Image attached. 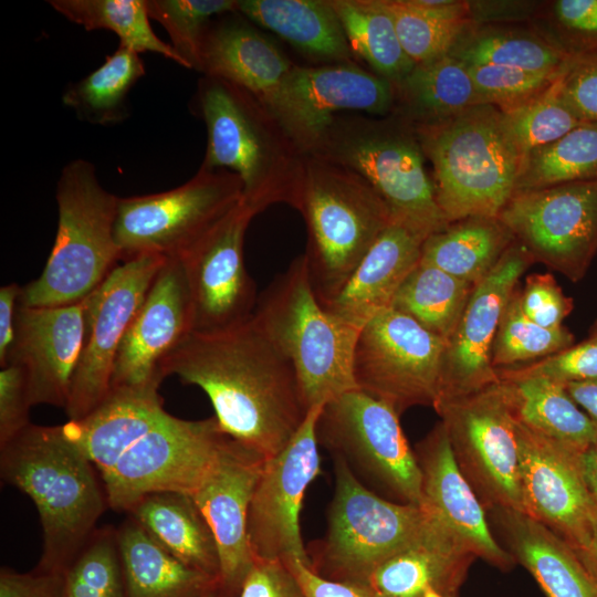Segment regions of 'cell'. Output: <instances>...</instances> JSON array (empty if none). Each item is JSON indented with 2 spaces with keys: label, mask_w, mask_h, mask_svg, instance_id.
Returning a JSON list of instances; mask_svg holds the SVG:
<instances>
[{
  "label": "cell",
  "mask_w": 597,
  "mask_h": 597,
  "mask_svg": "<svg viewBox=\"0 0 597 597\" xmlns=\"http://www.w3.org/2000/svg\"><path fill=\"white\" fill-rule=\"evenodd\" d=\"M62 426L93 463L116 512L154 492L193 495L229 437L214 416L185 420L168 413L158 390H111L88 416Z\"/></svg>",
  "instance_id": "cell-1"
},
{
  "label": "cell",
  "mask_w": 597,
  "mask_h": 597,
  "mask_svg": "<svg viewBox=\"0 0 597 597\" xmlns=\"http://www.w3.org/2000/svg\"><path fill=\"white\" fill-rule=\"evenodd\" d=\"M161 375L201 388L220 429L265 461L286 447L308 412L292 365L253 316L226 331L190 333L164 359Z\"/></svg>",
  "instance_id": "cell-2"
},
{
  "label": "cell",
  "mask_w": 597,
  "mask_h": 597,
  "mask_svg": "<svg viewBox=\"0 0 597 597\" xmlns=\"http://www.w3.org/2000/svg\"><path fill=\"white\" fill-rule=\"evenodd\" d=\"M0 471L36 506L43 551L35 569L63 574L108 506L93 463L63 426L30 423L0 447Z\"/></svg>",
  "instance_id": "cell-3"
},
{
  "label": "cell",
  "mask_w": 597,
  "mask_h": 597,
  "mask_svg": "<svg viewBox=\"0 0 597 597\" xmlns=\"http://www.w3.org/2000/svg\"><path fill=\"white\" fill-rule=\"evenodd\" d=\"M207 130L200 168L235 174L256 213L276 203L298 210L304 158L270 109L247 90L202 75L193 100Z\"/></svg>",
  "instance_id": "cell-4"
},
{
  "label": "cell",
  "mask_w": 597,
  "mask_h": 597,
  "mask_svg": "<svg viewBox=\"0 0 597 597\" xmlns=\"http://www.w3.org/2000/svg\"><path fill=\"white\" fill-rule=\"evenodd\" d=\"M413 126L432 164L436 200L446 220L498 218L514 193L521 161L502 112L482 104Z\"/></svg>",
  "instance_id": "cell-5"
},
{
  "label": "cell",
  "mask_w": 597,
  "mask_h": 597,
  "mask_svg": "<svg viewBox=\"0 0 597 597\" xmlns=\"http://www.w3.org/2000/svg\"><path fill=\"white\" fill-rule=\"evenodd\" d=\"M253 318L292 365L307 410L357 389L353 355L359 329L324 308L303 254L261 294Z\"/></svg>",
  "instance_id": "cell-6"
},
{
  "label": "cell",
  "mask_w": 597,
  "mask_h": 597,
  "mask_svg": "<svg viewBox=\"0 0 597 597\" xmlns=\"http://www.w3.org/2000/svg\"><path fill=\"white\" fill-rule=\"evenodd\" d=\"M57 230L41 275L21 289L20 304L61 306L84 301L122 262L114 237L118 197L100 182L94 164L67 163L57 179Z\"/></svg>",
  "instance_id": "cell-7"
},
{
  "label": "cell",
  "mask_w": 597,
  "mask_h": 597,
  "mask_svg": "<svg viewBox=\"0 0 597 597\" xmlns=\"http://www.w3.org/2000/svg\"><path fill=\"white\" fill-rule=\"evenodd\" d=\"M308 155L357 174L383 199L392 220L426 238L449 224L437 203L415 126L398 114L339 115Z\"/></svg>",
  "instance_id": "cell-8"
},
{
  "label": "cell",
  "mask_w": 597,
  "mask_h": 597,
  "mask_svg": "<svg viewBox=\"0 0 597 597\" xmlns=\"http://www.w3.org/2000/svg\"><path fill=\"white\" fill-rule=\"evenodd\" d=\"M297 211L307 230L303 255L321 303L339 291L392 221L386 203L362 177L316 155L304 158Z\"/></svg>",
  "instance_id": "cell-9"
},
{
  "label": "cell",
  "mask_w": 597,
  "mask_h": 597,
  "mask_svg": "<svg viewBox=\"0 0 597 597\" xmlns=\"http://www.w3.org/2000/svg\"><path fill=\"white\" fill-rule=\"evenodd\" d=\"M335 490L327 532L307 549L320 576L365 585L384 561L413 541L427 524L421 505L394 502L363 484L339 457H333Z\"/></svg>",
  "instance_id": "cell-10"
},
{
  "label": "cell",
  "mask_w": 597,
  "mask_h": 597,
  "mask_svg": "<svg viewBox=\"0 0 597 597\" xmlns=\"http://www.w3.org/2000/svg\"><path fill=\"white\" fill-rule=\"evenodd\" d=\"M316 433L318 444L342 458L363 484L421 505L417 457L389 404L359 389L346 391L323 405Z\"/></svg>",
  "instance_id": "cell-11"
},
{
  "label": "cell",
  "mask_w": 597,
  "mask_h": 597,
  "mask_svg": "<svg viewBox=\"0 0 597 597\" xmlns=\"http://www.w3.org/2000/svg\"><path fill=\"white\" fill-rule=\"evenodd\" d=\"M457 463L486 512L523 513L519 482L516 420L499 378L470 392L437 399Z\"/></svg>",
  "instance_id": "cell-12"
},
{
  "label": "cell",
  "mask_w": 597,
  "mask_h": 597,
  "mask_svg": "<svg viewBox=\"0 0 597 597\" xmlns=\"http://www.w3.org/2000/svg\"><path fill=\"white\" fill-rule=\"evenodd\" d=\"M242 191L235 174L199 168L174 189L118 198L114 237L122 261L178 258L242 200Z\"/></svg>",
  "instance_id": "cell-13"
},
{
  "label": "cell",
  "mask_w": 597,
  "mask_h": 597,
  "mask_svg": "<svg viewBox=\"0 0 597 597\" xmlns=\"http://www.w3.org/2000/svg\"><path fill=\"white\" fill-rule=\"evenodd\" d=\"M447 342L388 307L360 329L353 355L357 389L389 404L399 416L436 404Z\"/></svg>",
  "instance_id": "cell-14"
},
{
  "label": "cell",
  "mask_w": 597,
  "mask_h": 597,
  "mask_svg": "<svg viewBox=\"0 0 597 597\" xmlns=\"http://www.w3.org/2000/svg\"><path fill=\"white\" fill-rule=\"evenodd\" d=\"M498 218L534 261L576 282L597 252V180L515 192Z\"/></svg>",
  "instance_id": "cell-15"
},
{
  "label": "cell",
  "mask_w": 597,
  "mask_h": 597,
  "mask_svg": "<svg viewBox=\"0 0 597 597\" xmlns=\"http://www.w3.org/2000/svg\"><path fill=\"white\" fill-rule=\"evenodd\" d=\"M167 259L144 254L122 261L86 297L85 339L64 408L69 420L85 418L107 398L118 348Z\"/></svg>",
  "instance_id": "cell-16"
},
{
  "label": "cell",
  "mask_w": 597,
  "mask_h": 597,
  "mask_svg": "<svg viewBox=\"0 0 597 597\" xmlns=\"http://www.w3.org/2000/svg\"><path fill=\"white\" fill-rule=\"evenodd\" d=\"M395 104L394 84L353 62L294 65L268 108L305 156L342 112L387 116Z\"/></svg>",
  "instance_id": "cell-17"
},
{
  "label": "cell",
  "mask_w": 597,
  "mask_h": 597,
  "mask_svg": "<svg viewBox=\"0 0 597 597\" xmlns=\"http://www.w3.org/2000/svg\"><path fill=\"white\" fill-rule=\"evenodd\" d=\"M256 214L242 198L178 256L190 296L193 333L226 331L253 316L259 297L245 266L244 238Z\"/></svg>",
  "instance_id": "cell-18"
},
{
  "label": "cell",
  "mask_w": 597,
  "mask_h": 597,
  "mask_svg": "<svg viewBox=\"0 0 597 597\" xmlns=\"http://www.w3.org/2000/svg\"><path fill=\"white\" fill-rule=\"evenodd\" d=\"M322 407L311 408L286 447L264 462L248 515L253 559H300L310 566L300 513L308 485L321 474L316 426Z\"/></svg>",
  "instance_id": "cell-19"
},
{
  "label": "cell",
  "mask_w": 597,
  "mask_h": 597,
  "mask_svg": "<svg viewBox=\"0 0 597 597\" xmlns=\"http://www.w3.org/2000/svg\"><path fill=\"white\" fill-rule=\"evenodd\" d=\"M516 434L523 513L582 553L597 516L584 478L583 451L542 437L517 421Z\"/></svg>",
  "instance_id": "cell-20"
},
{
  "label": "cell",
  "mask_w": 597,
  "mask_h": 597,
  "mask_svg": "<svg viewBox=\"0 0 597 597\" xmlns=\"http://www.w3.org/2000/svg\"><path fill=\"white\" fill-rule=\"evenodd\" d=\"M532 262L526 248L514 240L474 285L446 345L438 398L470 392L499 379L491 362L493 343L505 307Z\"/></svg>",
  "instance_id": "cell-21"
},
{
  "label": "cell",
  "mask_w": 597,
  "mask_h": 597,
  "mask_svg": "<svg viewBox=\"0 0 597 597\" xmlns=\"http://www.w3.org/2000/svg\"><path fill=\"white\" fill-rule=\"evenodd\" d=\"M191 332V303L184 268L178 258H168L118 348L111 390H158L164 380V359Z\"/></svg>",
  "instance_id": "cell-22"
},
{
  "label": "cell",
  "mask_w": 597,
  "mask_h": 597,
  "mask_svg": "<svg viewBox=\"0 0 597 597\" xmlns=\"http://www.w3.org/2000/svg\"><path fill=\"white\" fill-rule=\"evenodd\" d=\"M85 332L86 298L61 306L19 302L8 364L24 370L32 406L65 408Z\"/></svg>",
  "instance_id": "cell-23"
},
{
  "label": "cell",
  "mask_w": 597,
  "mask_h": 597,
  "mask_svg": "<svg viewBox=\"0 0 597 597\" xmlns=\"http://www.w3.org/2000/svg\"><path fill=\"white\" fill-rule=\"evenodd\" d=\"M264 462L260 454L228 437L212 470L191 495L214 535L220 588L229 597H238L253 564L248 515Z\"/></svg>",
  "instance_id": "cell-24"
},
{
  "label": "cell",
  "mask_w": 597,
  "mask_h": 597,
  "mask_svg": "<svg viewBox=\"0 0 597 597\" xmlns=\"http://www.w3.org/2000/svg\"><path fill=\"white\" fill-rule=\"evenodd\" d=\"M421 472V506L448 527L475 556L501 569L515 564L492 534L486 510L460 470L441 422L416 446Z\"/></svg>",
  "instance_id": "cell-25"
},
{
  "label": "cell",
  "mask_w": 597,
  "mask_h": 597,
  "mask_svg": "<svg viewBox=\"0 0 597 597\" xmlns=\"http://www.w3.org/2000/svg\"><path fill=\"white\" fill-rule=\"evenodd\" d=\"M428 511V510H427ZM420 534L384 561L364 586L373 597H459L475 556L432 513Z\"/></svg>",
  "instance_id": "cell-26"
},
{
  "label": "cell",
  "mask_w": 597,
  "mask_h": 597,
  "mask_svg": "<svg viewBox=\"0 0 597 597\" xmlns=\"http://www.w3.org/2000/svg\"><path fill=\"white\" fill-rule=\"evenodd\" d=\"M426 237L392 220L379 234L350 276L324 308L360 329L392 301L410 272L419 264Z\"/></svg>",
  "instance_id": "cell-27"
},
{
  "label": "cell",
  "mask_w": 597,
  "mask_h": 597,
  "mask_svg": "<svg viewBox=\"0 0 597 597\" xmlns=\"http://www.w3.org/2000/svg\"><path fill=\"white\" fill-rule=\"evenodd\" d=\"M238 11L212 20L201 40L196 70L229 81L266 107L293 64Z\"/></svg>",
  "instance_id": "cell-28"
},
{
  "label": "cell",
  "mask_w": 597,
  "mask_h": 597,
  "mask_svg": "<svg viewBox=\"0 0 597 597\" xmlns=\"http://www.w3.org/2000/svg\"><path fill=\"white\" fill-rule=\"evenodd\" d=\"M507 551L536 580L546 597H597V578L574 548L528 515L490 511Z\"/></svg>",
  "instance_id": "cell-29"
},
{
  "label": "cell",
  "mask_w": 597,
  "mask_h": 597,
  "mask_svg": "<svg viewBox=\"0 0 597 597\" xmlns=\"http://www.w3.org/2000/svg\"><path fill=\"white\" fill-rule=\"evenodd\" d=\"M127 513L171 555L220 584L218 545L191 495L175 491L149 493Z\"/></svg>",
  "instance_id": "cell-30"
},
{
  "label": "cell",
  "mask_w": 597,
  "mask_h": 597,
  "mask_svg": "<svg viewBox=\"0 0 597 597\" xmlns=\"http://www.w3.org/2000/svg\"><path fill=\"white\" fill-rule=\"evenodd\" d=\"M237 11L302 53L329 63H353L331 0H238Z\"/></svg>",
  "instance_id": "cell-31"
},
{
  "label": "cell",
  "mask_w": 597,
  "mask_h": 597,
  "mask_svg": "<svg viewBox=\"0 0 597 597\" xmlns=\"http://www.w3.org/2000/svg\"><path fill=\"white\" fill-rule=\"evenodd\" d=\"M116 534L128 597H205L220 588L166 551L132 516Z\"/></svg>",
  "instance_id": "cell-32"
},
{
  "label": "cell",
  "mask_w": 597,
  "mask_h": 597,
  "mask_svg": "<svg viewBox=\"0 0 597 597\" xmlns=\"http://www.w3.org/2000/svg\"><path fill=\"white\" fill-rule=\"evenodd\" d=\"M501 380L516 421L528 430L580 451L597 440L596 423L565 385L542 377Z\"/></svg>",
  "instance_id": "cell-33"
},
{
  "label": "cell",
  "mask_w": 597,
  "mask_h": 597,
  "mask_svg": "<svg viewBox=\"0 0 597 597\" xmlns=\"http://www.w3.org/2000/svg\"><path fill=\"white\" fill-rule=\"evenodd\" d=\"M395 92L399 107L394 113L413 124L439 122L485 104L467 65L449 54L416 64Z\"/></svg>",
  "instance_id": "cell-34"
},
{
  "label": "cell",
  "mask_w": 597,
  "mask_h": 597,
  "mask_svg": "<svg viewBox=\"0 0 597 597\" xmlns=\"http://www.w3.org/2000/svg\"><path fill=\"white\" fill-rule=\"evenodd\" d=\"M514 240L499 218L470 217L427 237L420 262L475 285L495 266Z\"/></svg>",
  "instance_id": "cell-35"
},
{
  "label": "cell",
  "mask_w": 597,
  "mask_h": 597,
  "mask_svg": "<svg viewBox=\"0 0 597 597\" xmlns=\"http://www.w3.org/2000/svg\"><path fill=\"white\" fill-rule=\"evenodd\" d=\"M145 74L140 54L118 44L96 70L66 86L62 102L81 121L95 125L118 124L128 118V95Z\"/></svg>",
  "instance_id": "cell-36"
},
{
  "label": "cell",
  "mask_w": 597,
  "mask_h": 597,
  "mask_svg": "<svg viewBox=\"0 0 597 597\" xmlns=\"http://www.w3.org/2000/svg\"><path fill=\"white\" fill-rule=\"evenodd\" d=\"M353 55L397 85L416 65L404 51L383 0H331Z\"/></svg>",
  "instance_id": "cell-37"
},
{
  "label": "cell",
  "mask_w": 597,
  "mask_h": 597,
  "mask_svg": "<svg viewBox=\"0 0 597 597\" xmlns=\"http://www.w3.org/2000/svg\"><path fill=\"white\" fill-rule=\"evenodd\" d=\"M406 54L415 64L449 53L471 24L468 1L383 0Z\"/></svg>",
  "instance_id": "cell-38"
},
{
  "label": "cell",
  "mask_w": 597,
  "mask_h": 597,
  "mask_svg": "<svg viewBox=\"0 0 597 597\" xmlns=\"http://www.w3.org/2000/svg\"><path fill=\"white\" fill-rule=\"evenodd\" d=\"M448 54L467 66L501 65L552 73L562 71L572 55L555 41L530 32L470 24Z\"/></svg>",
  "instance_id": "cell-39"
},
{
  "label": "cell",
  "mask_w": 597,
  "mask_h": 597,
  "mask_svg": "<svg viewBox=\"0 0 597 597\" xmlns=\"http://www.w3.org/2000/svg\"><path fill=\"white\" fill-rule=\"evenodd\" d=\"M473 287L469 282L419 262L399 287L391 307L448 342Z\"/></svg>",
  "instance_id": "cell-40"
},
{
  "label": "cell",
  "mask_w": 597,
  "mask_h": 597,
  "mask_svg": "<svg viewBox=\"0 0 597 597\" xmlns=\"http://www.w3.org/2000/svg\"><path fill=\"white\" fill-rule=\"evenodd\" d=\"M586 180H597V123L591 122L522 156L514 193Z\"/></svg>",
  "instance_id": "cell-41"
},
{
  "label": "cell",
  "mask_w": 597,
  "mask_h": 597,
  "mask_svg": "<svg viewBox=\"0 0 597 597\" xmlns=\"http://www.w3.org/2000/svg\"><path fill=\"white\" fill-rule=\"evenodd\" d=\"M48 3L86 31L108 30L118 36L119 44L139 54L156 53L186 67L170 43L153 30L145 0H50Z\"/></svg>",
  "instance_id": "cell-42"
},
{
  "label": "cell",
  "mask_w": 597,
  "mask_h": 597,
  "mask_svg": "<svg viewBox=\"0 0 597 597\" xmlns=\"http://www.w3.org/2000/svg\"><path fill=\"white\" fill-rule=\"evenodd\" d=\"M63 597H128L116 530L96 528L63 572Z\"/></svg>",
  "instance_id": "cell-43"
},
{
  "label": "cell",
  "mask_w": 597,
  "mask_h": 597,
  "mask_svg": "<svg viewBox=\"0 0 597 597\" xmlns=\"http://www.w3.org/2000/svg\"><path fill=\"white\" fill-rule=\"evenodd\" d=\"M574 335L564 326L543 327L530 320L520 304V289L512 294L492 347L495 370L538 360L574 345Z\"/></svg>",
  "instance_id": "cell-44"
},
{
  "label": "cell",
  "mask_w": 597,
  "mask_h": 597,
  "mask_svg": "<svg viewBox=\"0 0 597 597\" xmlns=\"http://www.w3.org/2000/svg\"><path fill=\"white\" fill-rule=\"evenodd\" d=\"M502 116L521 158L557 140L582 123L562 98L558 76L543 93L502 112Z\"/></svg>",
  "instance_id": "cell-45"
},
{
  "label": "cell",
  "mask_w": 597,
  "mask_h": 597,
  "mask_svg": "<svg viewBox=\"0 0 597 597\" xmlns=\"http://www.w3.org/2000/svg\"><path fill=\"white\" fill-rule=\"evenodd\" d=\"M150 20L167 32L170 45L187 69L196 70L202 36L209 23L237 11L238 0H145Z\"/></svg>",
  "instance_id": "cell-46"
},
{
  "label": "cell",
  "mask_w": 597,
  "mask_h": 597,
  "mask_svg": "<svg viewBox=\"0 0 597 597\" xmlns=\"http://www.w3.org/2000/svg\"><path fill=\"white\" fill-rule=\"evenodd\" d=\"M467 67L484 103L498 107L501 112L513 109L543 93L562 72H540L501 65Z\"/></svg>",
  "instance_id": "cell-47"
},
{
  "label": "cell",
  "mask_w": 597,
  "mask_h": 597,
  "mask_svg": "<svg viewBox=\"0 0 597 597\" xmlns=\"http://www.w3.org/2000/svg\"><path fill=\"white\" fill-rule=\"evenodd\" d=\"M501 379L542 377L566 385L597 379V339H588L530 364L496 370Z\"/></svg>",
  "instance_id": "cell-48"
},
{
  "label": "cell",
  "mask_w": 597,
  "mask_h": 597,
  "mask_svg": "<svg viewBox=\"0 0 597 597\" xmlns=\"http://www.w3.org/2000/svg\"><path fill=\"white\" fill-rule=\"evenodd\" d=\"M558 83L562 98L578 119L597 123V52L570 55Z\"/></svg>",
  "instance_id": "cell-49"
},
{
  "label": "cell",
  "mask_w": 597,
  "mask_h": 597,
  "mask_svg": "<svg viewBox=\"0 0 597 597\" xmlns=\"http://www.w3.org/2000/svg\"><path fill=\"white\" fill-rule=\"evenodd\" d=\"M520 304L530 320L546 328L563 326L574 308L573 298L564 294L551 273L528 275L520 290Z\"/></svg>",
  "instance_id": "cell-50"
},
{
  "label": "cell",
  "mask_w": 597,
  "mask_h": 597,
  "mask_svg": "<svg viewBox=\"0 0 597 597\" xmlns=\"http://www.w3.org/2000/svg\"><path fill=\"white\" fill-rule=\"evenodd\" d=\"M555 24L569 54L597 52V0H557L552 4Z\"/></svg>",
  "instance_id": "cell-51"
},
{
  "label": "cell",
  "mask_w": 597,
  "mask_h": 597,
  "mask_svg": "<svg viewBox=\"0 0 597 597\" xmlns=\"http://www.w3.org/2000/svg\"><path fill=\"white\" fill-rule=\"evenodd\" d=\"M32 407L24 370L8 364L0 370V447L20 433L31 422Z\"/></svg>",
  "instance_id": "cell-52"
},
{
  "label": "cell",
  "mask_w": 597,
  "mask_h": 597,
  "mask_svg": "<svg viewBox=\"0 0 597 597\" xmlns=\"http://www.w3.org/2000/svg\"><path fill=\"white\" fill-rule=\"evenodd\" d=\"M238 597H305V595L283 561L253 559Z\"/></svg>",
  "instance_id": "cell-53"
},
{
  "label": "cell",
  "mask_w": 597,
  "mask_h": 597,
  "mask_svg": "<svg viewBox=\"0 0 597 597\" xmlns=\"http://www.w3.org/2000/svg\"><path fill=\"white\" fill-rule=\"evenodd\" d=\"M63 588L62 573L0 570V597H63Z\"/></svg>",
  "instance_id": "cell-54"
},
{
  "label": "cell",
  "mask_w": 597,
  "mask_h": 597,
  "mask_svg": "<svg viewBox=\"0 0 597 597\" xmlns=\"http://www.w3.org/2000/svg\"><path fill=\"white\" fill-rule=\"evenodd\" d=\"M284 563L295 576L305 597H373L366 586L324 578L300 559Z\"/></svg>",
  "instance_id": "cell-55"
},
{
  "label": "cell",
  "mask_w": 597,
  "mask_h": 597,
  "mask_svg": "<svg viewBox=\"0 0 597 597\" xmlns=\"http://www.w3.org/2000/svg\"><path fill=\"white\" fill-rule=\"evenodd\" d=\"M21 286L10 283L0 289V366L8 364L14 339L15 315L20 302Z\"/></svg>",
  "instance_id": "cell-56"
},
{
  "label": "cell",
  "mask_w": 597,
  "mask_h": 597,
  "mask_svg": "<svg viewBox=\"0 0 597 597\" xmlns=\"http://www.w3.org/2000/svg\"><path fill=\"white\" fill-rule=\"evenodd\" d=\"M565 388L573 400L597 426V379L568 383Z\"/></svg>",
  "instance_id": "cell-57"
},
{
  "label": "cell",
  "mask_w": 597,
  "mask_h": 597,
  "mask_svg": "<svg viewBox=\"0 0 597 597\" xmlns=\"http://www.w3.org/2000/svg\"><path fill=\"white\" fill-rule=\"evenodd\" d=\"M582 467L587 489L597 509V440L583 451Z\"/></svg>",
  "instance_id": "cell-58"
},
{
  "label": "cell",
  "mask_w": 597,
  "mask_h": 597,
  "mask_svg": "<svg viewBox=\"0 0 597 597\" xmlns=\"http://www.w3.org/2000/svg\"><path fill=\"white\" fill-rule=\"evenodd\" d=\"M577 555L586 568L597 578V516L587 548Z\"/></svg>",
  "instance_id": "cell-59"
},
{
  "label": "cell",
  "mask_w": 597,
  "mask_h": 597,
  "mask_svg": "<svg viewBox=\"0 0 597 597\" xmlns=\"http://www.w3.org/2000/svg\"><path fill=\"white\" fill-rule=\"evenodd\" d=\"M205 597H229L226 593L221 590V588H217L212 590L211 593L207 594Z\"/></svg>",
  "instance_id": "cell-60"
},
{
  "label": "cell",
  "mask_w": 597,
  "mask_h": 597,
  "mask_svg": "<svg viewBox=\"0 0 597 597\" xmlns=\"http://www.w3.org/2000/svg\"><path fill=\"white\" fill-rule=\"evenodd\" d=\"M423 597H443L441 596L440 594H438L436 590H433L432 588H428L427 591L425 593V596Z\"/></svg>",
  "instance_id": "cell-61"
},
{
  "label": "cell",
  "mask_w": 597,
  "mask_h": 597,
  "mask_svg": "<svg viewBox=\"0 0 597 597\" xmlns=\"http://www.w3.org/2000/svg\"><path fill=\"white\" fill-rule=\"evenodd\" d=\"M589 337L597 339V322L594 324Z\"/></svg>",
  "instance_id": "cell-62"
}]
</instances>
